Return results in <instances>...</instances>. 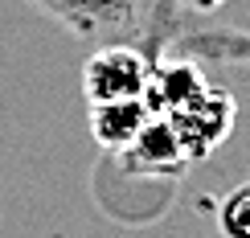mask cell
<instances>
[{"label":"cell","instance_id":"3","mask_svg":"<svg viewBox=\"0 0 250 238\" xmlns=\"http://www.w3.org/2000/svg\"><path fill=\"white\" fill-rule=\"evenodd\" d=\"M217 226L226 238H250V181L238 185L217 210Z\"/></svg>","mask_w":250,"mask_h":238},{"label":"cell","instance_id":"2","mask_svg":"<svg viewBox=\"0 0 250 238\" xmlns=\"http://www.w3.org/2000/svg\"><path fill=\"white\" fill-rule=\"evenodd\" d=\"M148 123H152L148 99H119V103H95L90 107V131L107 148H127Z\"/></svg>","mask_w":250,"mask_h":238},{"label":"cell","instance_id":"1","mask_svg":"<svg viewBox=\"0 0 250 238\" xmlns=\"http://www.w3.org/2000/svg\"><path fill=\"white\" fill-rule=\"evenodd\" d=\"M156 62L140 45L115 41V45H99L95 58L82 70V90H86L90 107L95 103H119V99H144L152 87Z\"/></svg>","mask_w":250,"mask_h":238}]
</instances>
